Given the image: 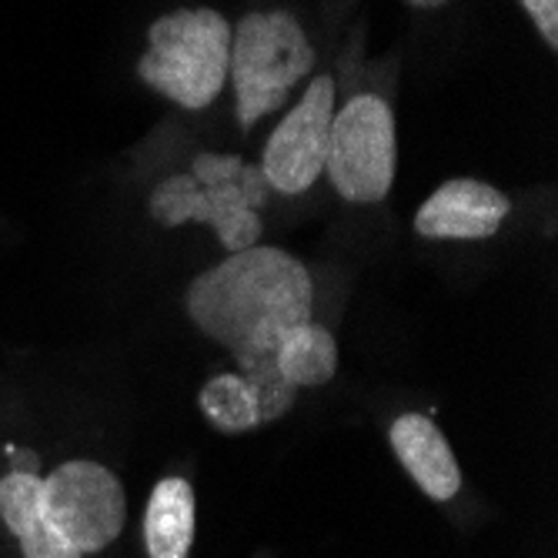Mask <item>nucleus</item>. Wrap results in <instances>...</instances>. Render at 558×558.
Wrapping results in <instances>:
<instances>
[{"instance_id":"1","label":"nucleus","mask_w":558,"mask_h":558,"mask_svg":"<svg viewBox=\"0 0 558 558\" xmlns=\"http://www.w3.org/2000/svg\"><path fill=\"white\" fill-rule=\"evenodd\" d=\"M184 312L201 335L231 351L255 391L262 425L284 418L298 388L278 372V344L315 318V281L304 262L271 244L238 251L187 284Z\"/></svg>"},{"instance_id":"2","label":"nucleus","mask_w":558,"mask_h":558,"mask_svg":"<svg viewBox=\"0 0 558 558\" xmlns=\"http://www.w3.org/2000/svg\"><path fill=\"white\" fill-rule=\"evenodd\" d=\"M231 24L211 8H184L147 27L137 77L184 111L211 108L228 84Z\"/></svg>"},{"instance_id":"3","label":"nucleus","mask_w":558,"mask_h":558,"mask_svg":"<svg viewBox=\"0 0 558 558\" xmlns=\"http://www.w3.org/2000/svg\"><path fill=\"white\" fill-rule=\"evenodd\" d=\"M318 54L288 11H251L231 27L228 81L234 84V114L241 131L278 111L291 90L312 74Z\"/></svg>"},{"instance_id":"4","label":"nucleus","mask_w":558,"mask_h":558,"mask_svg":"<svg viewBox=\"0 0 558 558\" xmlns=\"http://www.w3.org/2000/svg\"><path fill=\"white\" fill-rule=\"evenodd\" d=\"M268 201V178L258 165H244L234 181L215 187H201L187 171L171 174L150 191L147 211L161 228H181L187 221L208 225L228 255H238V251H247L262 241L265 225L258 208H265Z\"/></svg>"},{"instance_id":"5","label":"nucleus","mask_w":558,"mask_h":558,"mask_svg":"<svg viewBox=\"0 0 558 558\" xmlns=\"http://www.w3.org/2000/svg\"><path fill=\"white\" fill-rule=\"evenodd\" d=\"M398 168V134L388 100L378 94L351 97L335 111L325 174L348 205H378L388 197Z\"/></svg>"},{"instance_id":"6","label":"nucleus","mask_w":558,"mask_h":558,"mask_svg":"<svg viewBox=\"0 0 558 558\" xmlns=\"http://www.w3.org/2000/svg\"><path fill=\"white\" fill-rule=\"evenodd\" d=\"M37 509L61 542L81 555H90L108 548L124 532L128 495L111 469L77 459L40 478Z\"/></svg>"},{"instance_id":"7","label":"nucleus","mask_w":558,"mask_h":558,"mask_svg":"<svg viewBox=\"0 0 558 558\" xmlns=\"http://www.w3.org/2000/svg\"><path fill=\"white\" fill-rule=\"evenodd\" d=\"M335 111V81L328 74L312 77V84L298 97V105L288 111V118L271 131L265 144L258 168L268 178L271 191L304 194L325 174Z\"/></svg>"},{"instance_id":"8","label":"nucleus","mask_w":558,"mask_h":558,"mask_svg":"<svg viewBox=\"0 0 558 558\" xmlns=\"http://www.w3.org/2000/svg\"><path fill=\"white\" fill-rule=\"evenodd\" d=\"M509 215L512 201L505 191L475 178H451L422 201L415 231L432 241H485L498 234Z\"/></svg>"},{"instance_id":"9","label":"nucleus","mask_w":558,"mask_h":558,"mask_svg":"<svg viewBox=\"0 0 558 558\" xmlns=\"http://www.w3.org/2000/svg\"><path fill=\"white\" fill-rule=\"evenodd\" d=\"M388 441H391V451L401 462V469L415 478V485L428 498L448 501L459 495L462 469L454 462L451 445L445 441V435L438 432V425L428 415H418V412L398 415L391 422Z\"/></svg>"},{"instance_id":"10","label":"nucleus","mask_w":558,"mask_h":558,"mask_svg":"<svg viewBox=\"0 0 558 558\" xmlns=\"http://www.w3.org/2000/svg\"><path fill=\"white\" fill-rule=\"evenodd\" d=\"M194 545V488L187 478H161L144 509V548L150 558H187Z\"/></svg>"},{"instance_id":"11","label":"nucleus","mask_w":558,"mask_h":558,"mask_svg":"<svg viewBox=\"0 0 558 558\" xmlns=\"http://www.w3.org/2000/svg\"><path fill=\"white\" fill-rule=\"evenodd\" d=\"M37 485L40 478L21 469L0 478V519H4L8 532L21 542L24 558H84L47 529L37 509Z\"/></svg>"},{"instance_id":"12","label":"nucleus","mask_w":558,"mask_h":558,"mask_svg":"<svg viewBox=\"0 0 558 558\" xmlns=\"http://www.w3.org/2000/svg\"><path fill=\"white\" fill-rule=\"evenodd\" d=\"M275 362L291 388H322L338 372V341L325 325L312 318L284 335Z\"/></svg>"},{"instance_id":"13","label":"nucleus","mask_w":558,"mask_h":558,"mask_svg":"<svg viewBox=\"0 0 558 558\" xmlns=\"http://www.w3.org/2000/svg\"><path fill=\"white\" fill-rule=\"evenodd\" d=\"M197 404H201V412H205V418L225 435H241L262 425L255 391H251V385L241 375L208 378L197 395Z\"/></svg>"},{"instance_id":"14","label":"nucleus","mask_w":558,"mask_h":558,"mask_svg":"<svg viewBox=\"0 0 558 558\" xmlns=\"http://www.w3.org/2000/svg\"><path fill=\"white\" fill-rule=\"evenodd\" d=\"M525 14L532 17L535 31L548 44V50L558 47V0H522Z\"/></svg>"},{"instance_id":"15","label":"nucleus","mask_w":558,"mask_h":558,"mask_svg":"<svg viewBox=\"0 0 558 558\" xmlns=\"http://www.w3.org/2000/svg\"><path fill=\"white\" fill-rule=\"evenodd\" d=\"M404 4L422 8V11H438V8H445V4H448V0H404Z\"/></svg>"}]
</instances>
